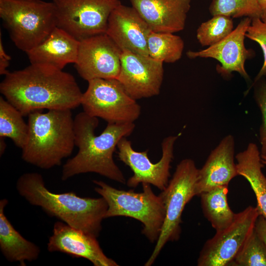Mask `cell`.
I'll return each mask as SVG.
<instances>
[{"mask_svg":"<svg viewBox=\"0 0 266 266\" xmlns=\"http://www.w3.org/2000/svg\"><path fill=\"white\" fill-rule=\"evenodd\" d=\"M261 158L262 163L266 165V156L261 155Z\"/></svg>","mask_w":266,"mask_h":266,"instance_id":"836d02e7","label":"cell"},{"mask_svg":"<svg viewBox=\"0 0 266 266\" xmlns=\"http://www.w3.org/2000/svg\"><path fill=\"white\" fill-rule=\"evenodd\" d=\"M212 16L222 15L233 18H261L258 0H212L209 7Z\"/></svg>","mask_w":266,"mask_h":266,"instance_id":"d4e9b609","label":"cell"},{"mask_svg":"<svg viewBox=\"0 0 266 266\" xmlns=\"http://www.w3.org/2000/svg\"><path fill=\"white\" fill-rule=\"evenodd\" d=\"M251 19L245 17L226 37L207 48L198 51H188L187 56L190 59L212 58L220 63L216 66V71L223 78L229 79L233 72L238 73L245 80H250L246 71L247 60L255 56L252 49L246 48L244 40Z\"/></svg>","mask_w":266,"mask_h":266,"instance_id":"5bb4252c","label":"cell"},{"mask_svg":"<svg viewBox=\"0 0 266 266\" xmlns=\"http://www.w3.org/2000/svg\"><path fill=\"white\" fill-rule=\"evenodd\" d=\"M232 263L240 266H266V247L255 229Z\"/></svg>","mask_w":266,"mask_h":266,"instance_id":"4316f807","label":"cell"},{"mask_svg":"<svg viewBox=\"0 0 266 266\" xmlns=\"http://www.w3.org/2000/svg\"><path fill=\"white\" fill-rule=\"evenodd\" d=\"M0 18L15 46L25 53L42 42L56 27L52 1L0 0Z\"/></svg>","mask_w":266,"mask_h":266,"instance_id":"5b68a950","label":"cell"},{"mask_svg":"<svg viewBox=\"0 0 266 266\" xmlns=\"http://www.w3.org/2000/svg\"><path fill=\"white\" fill-rule=\"evenodd\" d=\"M199 169L190 159L182 160L172 178L159 195L166 209L164 222L156 244L145 266H151L165 244L178 240L181 233V215L186 204L196 196Z\"/></svg>","mask_w":266,"mask_h":266,"instance_id":"52a82bcc","label":"cell"},{"mask_svg":"<svg viewBox=\"0 0 266 266\" xmlns=\"http://www.w3.org/2000/svg\"><path fill=\"white\" fill-rule=\"evenodd\" d=\"M233 30L232 18L222 15H214L200 25L197 30V39L202 47H209L223 40Z\"/></svg>","mask_w":266,"mask_h":266,"instance_id":"484cf974","label":"cell"},{"mask_svg":"<svg viewBox=\"0 0 266 266\" xmlns=\"http://www.w3.org/2000/svg\"><path fill=\"white\" fill-rule=\"evenodd\" d=\"M151 31L133 6L121 3L111 13L105 33L122 50L149 56L147 40Z\"/></svg>","mask_w":266,"mask_h":266,"instance_id":"2e32d148","label":"cell"},{"mask_svg":"<svg viewBox=\"0 0 266 266\" xmlns=\"http://www.w3.org/2000/svg\"><path fill=\"white\" fill-rule=\"evenodd\" d=\"M0 92L23 116L44 109L71 110L81 105L83 96L71 74L35 64L4 75Z\"/></svg>","mask_w":266,"mask_h":266,"instance_id":"6da1fadb","label":"cell"},{"mask_svg":"<svg viewBox=\"0 0 266 266\" xmlns=\"http://www.w3.org/2000/svg\"><path fill=\"white\" fill-rule=\"evenodd\" d=\"M97 185L95 191L108 205L105 218L125 216L142 223V233L151 242L157 241L166 216V209L161 197L156 196L150 184L142 183L140 193L115 188L100 180H93Z\"/></svg>","mask_w":266,"mask_h":266,"instance_id":"8992f818","label":"cell"},{"mask_svg":"<svg viewBox=\"0 0 266 266\" xmlns=\"http://www.w3.org/2000/svg\"><path fill=\"white\" fill-rule=\"evenodd\" d=\"M255 230L266 247V218L260 215L255 223Z\"/></svg>","mask_w":266,"mask_h":266,"instance_id":"4dcf8cb0","label":"cell"},{"mask_svg":"<svg viewBox=\"0 0 266 266\" xmlns=\"http://www.w3.org/2000/svg\"><path fill=\"white\" fill-rule=\"evenodd\" d=\"M238 175L249 183L257 200L260 215L266 218V176L262 171L264 164L256 144L251 142L243 151L235 156Z\"/></svg>","mask_w":266,"mask_h":266,"instance_id":"44dd1931","label":"cell"},{"mask_svg":"<svg viewBox=\"0 0 266 266\" xmlns=\"http://www.w3.org/2000/svg\"><path fill=\"white\" fill-rule=\"evenodd\" d=\"M6 144L4 141V137H0V154L2 155L6 149Z\"/></svg>","mask_w":266,"mask_h":266,"instance_id":"1f68e13d","label":"cell"},{"mask_svg":"<svg viewBox=\"0 0 266 266\" xmlns=\"http://www.w3.org/2000/svg\"><path fill=\"white\" fill-rule=\"evenodd\" d=\"M151 30L175 33L184 30L191 0H130Z\"/></svg>","mask_w":266,"mask_h":266,"instance_id":"e0dca14e","label":"cell"},{"mask_svg":"<svg viewBox=\"0 0 266 266\" xmlns=\"http://www.w3.org/2000/svg\"><path fill=\"white\" fill-rule=\"evenodd\" d=\"M149 56L164 63H173L182 57L184 42L172 33L151 31L147 40Z\"/></svg>","mask_w":266,"mask_h":266,"instance_id":"cb8c5ba5","label":"cell"},{"mask_svg":"<svg viewBox=\"0 0 266 266\" xmlns=\"http://www.w3.org/2000/svg\"><path fill=\"white\" fill-rule=\"evenodd\" d=\"M28 135L22 149L26 162L48 169L61 165L74 149V119L71 110L34 111L28 115Z\"/></svg>","mask_w":266,"mask_h":266,"instance_id":"277c9868","label":"cell"},{"mask_svg":"<svg viewBox=\"0 0 266 266\" xmlns=\"http://www.w3.org/2000/svg\"><path fill=\"white\" fill-rule=\"evenodd\" d=\"M47 249L50 252H60L73 257L85 258L94 266H119L104 254L97 237L61 221L54 225Z\"/></svg>","mask_w":266,"mask_h":266,"instance_id":"9a60e30c","label":"cell"},{"mask_svg":"<svg viewBox=\"0 0 266 266\" xmlns=\"http://www.w3.org/2000/svg\"><path fill=\"white\" fill-rule=\"evenodd\" d=\"M164 71L163 62L124 49L117 79L127 94L137 100L160 94Z\"/></svg>","mask_w":266,"mask_h":266,"instance_id":"4fadbf2b","label":"cell"},{"mask_svg":"<svg viewBox=\"0 0 266 266\" xmlns=\"http://www.w3.org/2000/svg\"><path fill=\"white\" fill-rule=\"evenodd\" d=\"M88 82L81 103L86 114L114 124L134 123L139 118L141 106L117 79L97 78Z\"/></svg>","mask_w":266,"mask_h":266,"instance_id":"ba28073f","label":"cell"},{"mask_svg":"<svg viewBox=\"0 0 266 266\" xmlns=\"http://www.w3.org/2000/svg\"><path fill=\"white\" fill-rule=\"evenodd\" d=\"M179 136H169L164 139L161 159L155 164L148 157V150L135 151L130 140L126 137L121 139L117 146L118 158L133 172V176L127 181V186L135 188L140 183H148L161 191L165 190L169 182L174 143Z\"/></svg>","mask_w":266,"mask_h":266,"instance_id":"8fae6325","label":"cell"},{"mask_svg":"<svg viewBox=\"0 0 266 266\" xmlns=\"http://www.w3.org/2000/svg\"><path fill=\"white\" fill-rule=\"evenodd\" d=\"M122 50L106 33L79 41L74 66L84 80L117 79L120 73Z\"/></svg>","mask_w":266,"mask_h":266,"instance_id":"7c38bea8","label":"cell"},{"mask_svg":"<svg viewBox=\"0 0 266 266\" xmlns=\"http://www.w3.org/2000/svg\"><path fill=\"white\" fill-rule=\"evenodd\" d=\"M258 1L262 10L263 15H266V0H258Z\"/></svg>","mask_w":266,"mask_h":266,"instance_id":"d6a6232c","label":"cell"},{"mask_svg":"<svg viewBox=\"0 0 266 266\" xmlns=\"http://www.w3.org/2000/svg\"><path fill=\"white\" fill-rule=\"evenodd\" d=\"M260 213L249 206L235 213L233 222L204 243L197 261L199 266H225L231 264L251 234Z\"/></svg>","mask_w":266,"mask_h":266,"instance_id":"30bf717a","label":"cell"},{"mask_svg":"<svg viewBox=\"0 0 266 266\" xmlns=\"http://www.w3.org/2000/svg\"><path fill=\"white\" fill-rule=\"evenodd\" d=\"M23 116L3 97H0V137L10 138L21 149L26 143L29 132Z\"/></svg>","mask_w":266,"mask_h":266,"instance_id":"603a6c76","label":"cell"},{"mask_svg":"<svg viewBox=\"0 0 266 266\" xmlns=\"http://www.w3.org/2000/svg\"><path fill=\"white\" fill-rule=\"evenodd\" d=\"M19 195L31 204L41 207L48 215L69 226L98 237L108 205L102 198H83L74 192L55 193L45 186L42 176L27 172L18 179Z\"/></svg>","mask_w":266,"mask_h":266,"instance_id":"3957f363","label":"cell"},{"mask_svg":"<svg viewBox=\"0 0 266 266\" xmlns=\"http://www.w3.org/2000/svg\"><path fill=\"white\" fill-rule=\"evenodd\" d=\"M11 57L5 52L0 33V74L5 75L9 71L7 68L9 65Z\"/></svg>","mask_w":266,"mask_h":266,"instance_id":"f546056e","label":"cell"},{"mask_svg":"<svg viewBox=\"0 0 266 266\" xmlns=\"http://www.w3.org/2000/svg\"><path fill=\"white\" fill-rule=\"evenodd\" d=\"M98 118L83 111L74 118L75 145L78 151L63 166L61 179L66 180L81 173L94 172L122 184L126 179L115 163L113 153L119 141L130 135L135 124L107 123L103 132L95 134Z\"/></svg>","mask_w":266,"mask_h":266,"instance_id":"7a4b0ae2","label":"cell"},{"mask_svg":"<svg viewBox=\"0 0 266 266\" xmlns=\"http://www.w3.org/2000/svg\"><path fill=\"white\" fill-rule=\"evenodd\" d=\"M79 41L56 27L39 45L26 52L30 64L50 66L63 70L68 64L75 63Z\"/></svg>","mask_w":266,"mask_h":266,"instance_id":"d6986e66","label":"cell"},{"mask_svg":"<svg viewBox=\"0 0 266 266\" xmlns=\"http://www.w3.org/2000/svg\"><path fill=\"white\" fill-rule=\"evenodd\" d=\"M234 158V139L229 134L221 140L202 167L199 169L196 195L218 186L228 185L233 178L238 175Z\"/></svg>","mask_w":266,"mask_h":266,"instance_id":"ac0fdd59","label":"cell"},{"mask_svg":"<svg viewBox=\"0 0 266 266\" xmlns=\"http://www.w3.org/2000/svg\"><path fill=\"white\" fill-rule=\"evenodd\" d=\"M228 191V185H223L200 195L203 214L216 232L225 229L234 218L235 213L231 209L227 201Z\"/></svg>","mask_w":266,"mask_h":266,"instance_id":"7402d4cb","label":"cell"},{"mask_svg":"<svg viewBox=\"0 0 266 266\" xmlns=\"http://www.w3.org/2000/svg\"><path fill=\"white\" fill-rule=\"evenodd\" d=\"M56 27L78 41L106 33L108 19L120 0H52Z\"/></svg>","mask_w":266,"mask_h":266,"instance_id":"9c48e42d","label":"cell"},{"mask_svg":"<svg viewBox=\"0 0 266 266\" xmlns=\"http://www.w3.org/2000/svg\"><path fill=\"white\" fill-rule=\"evenodd\" d=\"M7 203L5 199L0 201V249L8 261L26 266V261L32 262L38 258L40 249L24 238L8 220L4 213Z\"/></svg>","mask_w":266,"mask_h":266,"instance_id":"ffe728a7","label":"cell"},{"mask_svg":"<svg viewBox=\"0 0 266 266\" xmlns=\"http://www.w3.org/2000/svg\"><path fill=\"white\" fill-rule=\"evenodd\" d=\"M245 36L258 43L263 51V64L255 77L253 82H255L266 76V15H263L261 18L251 19V24L247 29Z\"/></svg>","mask_w":266,"mask_h":266,"instance_id":"f1b7e54d","label":"cell"},{"mask_svg":"<svg viewBox=\"0 0 266 266\" xmlns=\"http://www.w3.org/2000/svg\"><path fill=\"white\" fill-rule=\"evenodd\" d=\"M253 87L254 98L262 114V123L259 129V140L261 144V154L266 156V79L262 77L255 82L245 92L246 95Z\"/></svg>","mask_w":266,"mask_h":266,"instance_id":"83f0119b","label":"cell"}]
</instances>
